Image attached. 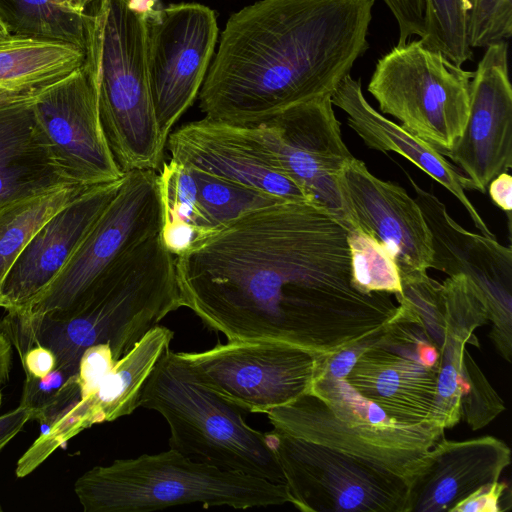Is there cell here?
Instances as JSON below:
<instances>
[{"label":"cell","mask_w":512,"mask_h":512,"mask_svg":"<svg viewBox=\"0 0 512 512\" xmlns=\"http://www.w3.org/2000/svg\"><path fill=\"white\" fill-rule=\"evenodd\" d=\"M339 185L356 226L385 247L400 273L430 268L431 234L404 188L377 178L355 157L342 170Z\"/></svg>","instance_id":"20"},{"label":"cell","mask_w":512,"mask_h":512,"mask_svg":"<svg viewBox=\"0 0 512 512\" xmlns=\"http://www.w3.org/2000/svg\"><path fill=\"white\" fill-rule=\"evenodd\" d=\"M424 333L416 320L398 311L345 377L361 396L403 425L432 424L439 366L429 368L418 359L416 343Z\"/></svg>","instance_id":"16"},{"label":"cell","mask_w":512,"mask_h":512,"mask_svg":"<svg viewBox=\"0 0 512 512\" xmlns=\"http://www.w3.org/2000/svg\"><path fill=\"white\" fill-rule=\"evenodd\" d=\"M492 201L510 216L512 210V177L507 172L496 176L488 185Z\"/></svg>","instance_id":"42"},{"label":"cell","mask_w":512,"mask_h":512,"mask_svg":"<svg viewBox=\"0 0 512 512\" xmlns=\"http://www.w3.org/2000/svg\"><path fill=\"white\" fill-rule=\"evenodd\" d=\"M81 399L78 374L70 377L54 399L36 414L33 420L49 428Z\"/></svg>","instance_id":"39"},{"label":"cell","mask_w":512,"mask_h":512,"mask_svg":"<svg viewBox=\"0 0 512 512\" xmlns=\"http://www.w3.org/2000/svg\"><path fill=\"white\" fill-rule=\"evenodd\" d=\"M166 148L171 159L189 168L277 198L311 202L281 169L251 125L204 116L172 130Z\"/></svg>","instance_id":"18"},{"label":"cell","mask_w":512,"mask_h":512,"mask_svg":"<svg viewBox=\"0 0 512 512\" xmlns=\"http://www.w3.org/2000/svg\"><path fill=\"white\" fill-rule=\"evenodd\" d=\"M129 7L145 18L155 13L161 7L159 0H129Z\"/></svg>","instance_id":"44"},{"label":"cell","mask_w":512,"mask_h":512,"mask_svg":"<svg viewBox=\"0 0 512 512\" xmlns=\"http://www.w3.org/2000/svg\"><path fill=\"white\" fill-rule=\"evenodd\" d=\"M290 504L304 512H409L411 483L326 446L272 430Z\"/></svg>","instance_id":"10"},{"label":"cell","mask_w":512,"mask_h":512,"mask_svg":"<svg viewBox=\"0 0 512 512\" xmlns=\"http://www.w3.org/2000/svg\"><path fill=\"white\" fill-rule=\"evenodd\" d=\"M440 318L443 341L453 339L479 347L474 331L489 321V314L482 295L468 277L457 274L441 283Z\"/></svg>","instance_id":"29"},{"label":"cell","mask_w":512,"mask_h":512,"mask_svg":"<svg viewBox=\"0 0 512 512\" xmlns=\"http://www.w3.org/2000/svg\"><path fill=\"white\" fill-rule=\"evenodd\" d=\"M473 75L418 39L379 58L367 90L383 114L442 154L466 125Z\"/></svg>","instance_id":"8"},{"label":"cell","mask_w":512,"mask_h":512,"mask_svg":"<svg viewBox=\"0 0 512 512\" xmlns=\"http://www.w3.org/2000/svg\"><path fill=\"white\" fill-rule=\"evenodd\" d=\"M511 504L510 487L498 480L480 487L454 506L451 512H504L511 509Z\"/></svg>","instance_id":"38"},{"label":"cell","mask_w":512,"mask_h":512,"mask_svg":"<svg viewBox=\"0 0 512 512\" xmlns=\"http://www.w3.org/2000/svg\"><path fill=\"white\" fill-rule=\"evenodd\" d=\"M1 401H2V394H1V391H0V405H1Z\"/></svg>","instance_id":"47"},{"label":"cell","mask_w":512,"mask_h":512,"mask_svg":"<svg viewBox=\"0 0 512 512\" xmlns=\"http://www.w3.org/2000/svg\"><path fill=\"white\" fill-rule=\"evenodd\" d=\"M174 332L156 325L116 361L95 392L79 400L42 433L17 462L16 475L33 472L58 447L94 424L130 415L139 407L142 388L158 360L170 349Z\"/></svg>","instance_id":"19"},{"label":"cell","mask_w":512,"mask_h":512,"mask_svg":"<svg viewBox=\"0 0 512 512\" xmlns=\"http://www.w3.org/2000/svg\"><path fill=\"white\" fill-rule=\"evenodd\" d=\"M331 101L347 114L349 127L369 148L408 159L460 201L482 235L495 238L466 196L463 177L456 167L430 144L376 111L366 100L360 79L347 75L332 93Z\"/></svg>","instance_id":"23"},{"label":"cell","mask_w":512,"mask_h":512,"mask_svg":"<svg viewBox=\"0 0 512 512\" xmlns=\"http://www.w3.org/2000/svg\"><path fill=\"white\" fill-rule=\"evenodd\" d=\"M128 2L90 4L83 67L96 89L101 124L121 170L158 171L166 142L158 129L149 85L146 18Z\"/></svg>","instance_id":"4"},{"label":"cell","mask_w":512,"mask_h":512,"mask_svg":"<svg viewBox=\"0 0 512 512\" xmlns=\"http://www.w3.org/2000/svg\"><path fill=\"white\" fill-rule=\"evenodd\" d=\"M183 307L228 341H274L331 356L382 333L399 307L351 277L347 228L313 202L242 214L176 256Z\"/></svg>","instance_id":"1"},{"label":"cell","mask_w":512,"mask_h":512,"mask_svg":"<svg viewBox=\"0 0 512 512\" xmlns=\"http://www.w3.org/2000/svg\"><path fill=\"white\" fill-rule=\"evenodd\" d=\"M432 239L430 268L449 276L468 277L482 295L493 326L489 333L498 353L508 362L512 355V250L496 238L470 232L447 212L446 206L431 192L418 186L410 175Z\"/></svg>","instance_id":"14"},{"label":"cell","mask_w":512,"mask_h":512,"mask_svg":"<svg viewBox=\"0 0 512 512\" xmlns=\"http://www.w3.org/2000/svg\"><path fill=\"white\" fill-rule=\"evenodd\" d=\"M340 124L331 94H325L251 126L311 202L327 209L349 229L356 224L343 199L339 177L354 156L342 139Z\"/></svg>","instance_id":"12"},{"label":"cell","mask_w":512,"mask_h":512,"mask_svg":"<svg viewBox=\"0 0 512 512\" xmlns=\"http://www.w3.org/2000/svg\"><path fill=\"white\" fill-rule=\"evenodd\" d=\"M115 363L108 344L92 346L83 353L78 371L81 399H85L95 392Z\"/></svg>","instance_id":"36"},{"label":"cell","mask_w":512,"mask_h":512,"mask_svg":"<svg viewBox=\"0 0 512 512\" xmlns=\"http://www.w3.org/2000/svg\"><path fill=\"white\" fill-rule=\"evenodd\" d=\"M34 97L0 101V206L76 184L53 157L35 115Z\"/></svg>","instance_id":"24"},{"label":"cell","mask_w":512,"mask_h":512,"mask_svg":"<svg viewBox=\"0 0 512 512\" xmlns=\"http://www.w3.org/2000/svg\"><path fill=\"white\" fill-rule=\"evenodd\" d=\"M178 353L201 385L252 413H266L309 392L329 357L274 341L235 340Z\"/></svg>","instance_id":"11"},{"label":"cell","mask_w":512,"mask_h":512,"mask_svg":"<svg viewBox=\"0 0 512 512\" xmlns=\"http://www.w3.org/2000/svg\"><path fill=\"white\" fill-rule=\"evenodd\" d=\"M265 414L276 432L388 470L411 485L427 467L431 448L444 437V429L431 423L396 422L345 379L325 371L309 392Z\"/></svg>","instance_id":"6"},{"label":"cell","mask_w":512,"mask_h":512,"mask_svg":"<svg viewBox=\"0 0 512 512\" xmlns=\"http://www.w3.org/2000/svg\"><path fill=\"white\" fill-rule=\"evenodd\" d=\"M158 190L161 205L160 239L172 255L179 256L217 230L200 201L192 170L171 159L159 169Z\"/></svg>","instance_id":"26"},{"label":"cell","mask_w":512,"mask_h":512,"mask_svg":"<svg viewBox=\"0 0 512 512\" xmlns=\"http://www.w3.org/2000/svg\"><path fill=\"white\" fill-rule=\"evenodd\" d=\"M470 85L469 114L448 157L465 189L486 192L489 183L512 167V86L508 42L485 47Z\"/></svg>","instance_id":"17"},{"label":"cell","mask_w":512,"mask_h":512,"mask_svg":"<svg viewBox=\"0 0 512 512\" xmlns=\"http://www.w3.org/2000/svg\"><path fill=\"white\" fill-rule=\"evenodd\" d=\"M217 37L215 13L203 4H172L146 17L149 85L165 142L200 92Z\"/></svg>","instance_id":"13"},{"label":"cell","mask_w":512,"mask_h":512,"mask_svg":"<svg viewBox=\"0 0 512 512\" xmlns=\"http://www.w3.org/2000/svg\"><path fill=\"white\" fill-rule=\"evenodd\" d=\"M33 107L67 179L90 187L124 176L101 124L96 89L83 66L37 94Z\"/></svg>","instance_id":"15"},{"label":"cell","mask_w":512,"mask_h":512,"mask_svg":"<svg viewBox=\"0 0 512 512\" xmlns=\"http://www.w3.org/2000/svg\"><path fill=\"white\" fill-rule=\"evenodd\" d=\"M2 511H3V509H2V506H1V504H0V512H2Z\"/></svg>","instance_id":"48"},{"label":"cell","mask_w":512,"mask_h":512,"mask_svg":"<svg viewBox=\"0 0 512 512\" xmlns=\"http://www.w3.org/2000/svg\"><path fill=\"white\" fill-rule=\"evenodd\" d=\"M139 407L158 412L169 446L195 461L284 483L268 433L252 428L241 410L201 385L178 352L169 349L145 382Z\"/></svg>","instance_id":"7"},{"label":"cell","mask_w":512,"mask_h":512,"mask_svg":"<svg viewBox=\"0 0 512 512\" xmlns=\"http://www.w3.org/2000/svg\"><path fill=\"white\" fill-rule=\"evenodd\" d=\"M512 35V0H472L467 19L471 49L485 48Z\"/></svg>","instance_id":"35"},{"label":"cell","mask_w":512,"mask_h":512,"mask_svg":"<svg viewBox=\"0 0 512 512\" xmlns=\"http://www.w3.org/2000/svg\"><path fill=\"white\" fill-rule=\"evenodd\" d=\"M85 50L63 41L0 35V101L34 97L83 66Z\"/></svg>","instance_id":"25"},{"label":"cell","mask_w":512,"mask_h":512,"mask_svg":"<svg viewBox=\"0 0 512 512\" xmlns=\"http://www.w3.org/2000/svg\"><path fill=\"white\" fill-rule=\"evenodd\" d=\"M65 8L76 13H85L93 0H58Z\"/></svg>","instance_id":"45"},{"label":"cell","mask_w":512,"mask_h":512,"mask_svg":"<svg viewBox=\"0 0 512 512\" xmlns=\"http://www.w3.org/2000/svg\"><path fill=\"white\" fill-rule=\"evenodd\" d=\"M123 177L88 187L42 225L6 274L0 307L20 312L45 289L115 197Z\"/></svg>","instance_id":"21"},{"label":"cell","mask_w":512,"mask_h":512,"mask_svg":"<svg viewBox=\"0 0 512 512\" xmlns=\"http://www.w3.org/2000/svg\"><path fill=\"white\" fill-rule=\"evenodd\" d=\"M72 377L62 369H54L44 377L26 376L20 406L32 410V420L56 396Z\"/></svg>","instance_id":"37"},{"label":"cell","mask_w":512,"mask_h":512,"mask_svg":"<svg viewBox=\"0 0 512 512\" xmlns=\"http://www.w3.org/2000/svg\"><path fill=\"white\" fill-rule=\"evenodd\" d=\"M20 359L26 376L41 378L56 367L55 356L43 346L32 347Z\"/></svg>","instance_id":"40"},{"label":"cell","mask_w":512,"mask_h":512,"mask_svg":"<svg viewBox=\"0 0 512 512\" xmlns=\"http://www.w3.org/2000/svg\"><path fill=\"white\" fill-rule=\"evenodd\" d=\"M12 345L0 332V385L9 379Z\"/></svg>","instance_id":"43"},{"label":"cell","mask_w":512,"mask_h":512,"mask_svg":"<svg viewBox=\"0 0 512 512\" xmlns=\"http://www.w3.org/2000/svg\"><path fill=\"white\" fill-rule=\"evenodd\" d=\"M347 241L355 288L363 293L401 295L400 272L385 247L360 227L347 229Z\"/></svg>","instance_id":"30"},{"label":"cell","mask_w":512,"mask_h":512,"mask_svg":"<svg viewBox=\"0 0 512 512\" xmlns=\"http://www.w3.org/2000/svg\"><path fill=\"white\" fill-rule=\"evenodd\" d=\"M190 169L198 184L201 207L215 228L229 223L244 213L279 200H285L199 170Z\"/></svg>","instance_id":"32"},{"label":"cell","mask_w":512,"mask_h":512,"mask_svg":"<svg viewBox=\"0 0 512 512\" xmlns=\"http://www.w3.org/2000/svg\"><path fill=\"white\" fill-rule=\"evenodd\" d=\"M181 307L176 258L158 234L122 255L75 314L56 318L6 311L0 332L19 357L34 346H43L55 356V369L74 376L88 348L108 344L116 362Z\"/></svg>","instance_id":"3"},{"label":"cell","mask_w":512,"mask_h":512,"mask_svg":"<svg viewBox=\"0 0 512 512\" xmlns=\"http://www.w3.org/2000/svg\"><path fill=\"white\" fill-rule=\"evenodd\" d=\"M376 0H260L232 14L198 94L206 117L255 125L331 94L368 49Z\"/></svg>","instance_id":"2"},{"label":"cell","mask_w":512,"mask_h":512,"mask_svg":"<svg viewBox=\"0 0 512 512\" xmlns=\"http://www.w3.org/2000/svg\"><path fill=\"white\" fill-rule=\"evenodd\" d=\"M87 188L79 184L66 185L0 206V288L35 233Z\"/></svg>","instance_id":"27"},{"label":"cell","mask_w":512,"mask_h":512,"mask_svg":"<svg viewBox=\"0 0 512 512\" xmlns=\"http://www.w3.org/2000/svg\"><path fill=\"white\" fill-rule=\"evenodd\" d=\"M0 19L10 34L86 48V12L71 11L58 0H0Z\"/></svg>","instance_id":"28"},{"label":"cell","mask_w":512,"mask_h":512,"mask_svg":"<svg viewBox=\"0 0 512 512\" xmlns=\"http://www.w3.org/2000/svg\"><path fill=\"white\" fill-rule=\"evenodd\" d=\"M85 512H147L201 504L250 509L290 503L285 483L227 471L170 448L95 466L74 484Z\"/></svg>","instance_id":"5"},{"label":"cell","mask_w":512,"mask_h":512,"mask_svg":"<svg viewBox=\"0 0 512 512\" xmlns=\"http://www.w3.org/2000/svg\"><path fill=\"white\" fill-rule=\"evenodd\" d=\"M7 34H10V33L8 32L6 26L4 25V23L0 19V35H7Z\"/></svg>","instance_id":"46"},{"label":"cell","mask_w":512,"mask_h":512,"mask_svg":"<svg viewBox=\"0 0 512 512\" xmlns=\"http://www.w3.org/2000/svg\"><path fill=\"white\" fill-rule=\"evenodd\" d=\"M154 170H133L58 275L22 311L66 318L75 314L108 269L126 252L160 233ZM15 312V311H13Z\"/></svg>","instance_id":"9"},{"label":"cell","mask_w":512,"mask_h":512,"mask_svg":"<svg viewBox=\"0 0 512 512\" xmlns=\"http://www.w3.org/2000/svg\"><path fill=\"white\" fill-rule=\"evenodd\" d=\"M461 419L473 431L489 425L505 403L465 348L460 365Z\"/></svg>","instance_id":"33"},{"label":"cell","mask_w":512,"mask_h":512,"mask_svg":"<svg viewBox=\"0 0 512 512\" xmlns=\"http://www.w3.org/2000/svg\"><path fill=\"white\" fill-rule=\"evenodd\" d=\"M472 0H426V32L420 40L462 66L472 59L467 38V19Z\"/></svg>","instance_id":"31"},{"label":"cell","mask_w":512,"mask_h":512,"mask_svg":"<svg viewBox=\"0 0 512 512\" xmlns=\"http://www.w3.org/2000/svg\"><path fill=\"white\" fill-rule=\"evenodd\" d=\"M29 420H32V410L20 405L0 416V452Z\"/></svg>","instance_id":"41"},{"label":"cell","mask_w":512,"mask_h":512,"mask_svg":"<svg viewBox=\"0 0 512 512\" xmlns=\"http://www.w3.org/2000/svg\"><path fill=\"white\" fill-rule=\"evenodd\" d=\"M511 462V450L494 436L463 441L439 439L429 463L413 481L409 512H451L480 487L498 481Z\"/></svg>","instance_id":"22"},{"label":"cell","mask_w":512,"mask_h":512,"mask_svg":"<svg viewBox=\"0 0 512 512\" xmlns=\"http://www.w3.org/2000/svg\"><path fill=\"white\" fill-rule=\"evenodd\" d=\"M465 348L464 342L445 339L439 349L437 391L431 422L444 430L454 427L461 420L459 377Z\"/></svg>","instance_id":"34"}]
</instances>
